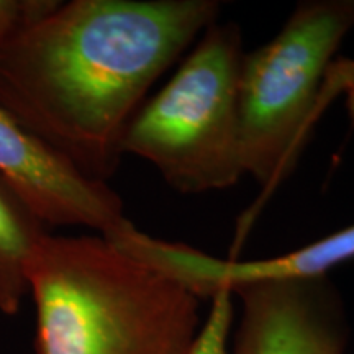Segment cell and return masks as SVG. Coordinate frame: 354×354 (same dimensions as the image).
<instances>
[{
  "instance_id": "cell-5",
  "label": "cell",
  "mask_w": 354,
  "mask_h": 354,
  "mask_svg": "<svg viewBox=\"0 0 354 354\" xmlns=\"http://www.w3.org/2000/svg\"><path fill=\"white\" fill-rule=\"evenodd\" d=\"M233 294L240 320L228 354H346V308L328 276L251 282Z\"/></svg>"
},
{
  "instance_id": "cell-6",
  "label": "cell",
  "mask_w": 354,
  "mask_h": 354,
  "mask_svg": "<svg viewBox=\"0 0 354 354\" xmlns=\"http://www.w3.org/2000/svg\"><path fill=\"white\" fill-rule=\"evenodd\" d=\"M107 240L179 281L198 299L259 281L328 276L336 266L354 259V225L287 254L264 259H220L183 243L159 240L128 221Z\"/></svg>"
},
{
  "instance_id": "cell-3",
  "label": "cell",
  "mask_w": 354,
  "mask_h": 354,
  "mask_svg": "<svg viewBox=\"0 0 354 354\" xmlns=\"http://www.w3.org/2000/svg\"><path fill=\"white\" fill-rule=\"evenodd\" d=\"M243 56L238 24H212L165 87L133 117L123 154L148 161L185 196L240 183L245 177L238 117Z\"/></svg>"
},
{
  "instance_id": "cell-10",
  "label": "cell",
  "mask_w": 354,
  "mask_h": 354,
  "mask_svg": "<svg viewBox=\"0 0 354 354\" xmlns=\"http://www.w3.org/2000/svg\"><path fill=\"white\" fill-rule=\"evenodd\" d=\"M57 6V0H0V41L43 19Z\"/></svg>"
},
{
  "instance_id": "cell-8",
  "label": "cell",
  "mask_w": 354,
  "mask_h": 354,
  "mask_svg": "<svg viewBox=\"0 0 354 354\" xmlns=\"http://www.w3.org/2000/svg\"><path fill=\"white\" fill-rule=\"evenodd\" d=\"M48 227L20 190L0 174V312L15 315L28 292L26 266Z\"/></svg>"
},
{
  "instance_id": "cell-1",
  "label": "cell",
  "mask_w": 354,
  "mask_h": 354,
  "mask_svg": "<svg viewBox=\"0 0 354 354\" xmlns=\"http://www.w3.org/2000/svg\"><path fill=\"white\" fill-rule=\"evenodd\" d=\"M216 0H73L0 41V109L107 183L146 94L218 21Z\"/></svg>"
},
{
  "instance_id": "cell-7",
  "label": "cell",
  "mask_w": 354,
  "mask_h": 354,
  "mask_svg": "<svg viewBox=\"0 0 354 354\" xmlns=\"http://www.w3.org/2000/svg\"><path fill=\"white\" fill-rule=\"evenodd\" d=\"M0 174L46 227H84L110 236L128 223L120 196L81 174L0 109Z\"/></svg>"
},
{
  "instance_id": "cell-2",
  "label": "cell",
  "mask_w": 354,
  "mask_h": 354,
  "mask_svg": "<svg viewBox=\"0 0 354 354\" xmlns=\"http://www.w3.org/2000/svg\"><path fill=\"white\" fill-rule=\"evenodd\" d=\"M37 354H190L202 299L102 234L48 232L26 266Z\"/></svg>"
},
{
  "instance_id": "cell-4",
  "label": "cell",
  "mask_w": 354,
  "mask_h": 354,
  "mask_svg": "<svg viewBox=\"0 0 354 354\" xmlns=\"http://www.w3.org/2000/svg\"><path fill=\"white\" fill-rule=\"evenodd\" d=\"M353 28L354 0H305L271 41L243 56L241 162L263 189L277 187L297 165L333 57Z\"/></svg>"
},
{
  "instance_id": "cell-9",
  "label": "cell",
  "mask_w": 354,
  "mask_h": 354,
  "mask_svg": "<svg viewBox=\"0 0 354 354\" xmlns=\"http://www.w3.org/2000/svg\"><path fill=\"white\" fill-rule=\"evenodd\" d=\"M212 305L190 354H228L234 322V294L218 290L210 297Z\"/></svg>"
}]
</instances>
